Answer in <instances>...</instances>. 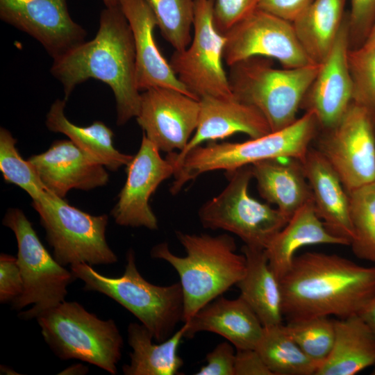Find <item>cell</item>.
Wrapping results in <instances>:
<instances>
[{"label":"cell","mask_w":375,"mask_h":375,"mask_svg":"<svg viewBox=\"0 0 375 375\" xmlns=\"http://www.w3.org/2000/svg\"><path fill=\"white\" fill-rule=\"evenodd\" d=\"M75 278L84 283L83 289L103 294L131 312L152 334L156 342H162L176 331L183 322L184 302L180 282L160 286L147 281L140 273L133 249L126 253L123 274L108 277L101 274L87 263L70 266Z\"/></svg>","instance_id":"obj_5"},{"label":"cell","mask_w":375,"mask_h":375,"mask_svg":"<svg viewBox=\"0 0 375 375\" xmlns=\"http://www.w3.org/2000/svg\"><path fill=\"white\" fill-rule=\"evenodd\" d=\"M224 35V60L228 67L253 56L276 59L284 68L315 63L303 48L292 22L259 8Z\"/></svg>","instance_id":"obj_13"},{"label":"cell","mask_w":375,"mask_h":375,"mask_svg":"<svg viewBox=\"0 0 375 375\" xmlns=\"http://www.w3.org/2000/svg\"><path fill=\"white\" fill-rule=\"evenodd\" d=\"M282 312L287 321L358 314L375 294V267L336 254L296 256L280 279Z\"/></svg>","instance_id":"obj_2"},{"label":"cell","mask_w":375,"mask_h":375,"mask_svg":"<svg viewBox=\"0 0 375 375\" xmlns=\"http://www.w3.org/2000/svg\"><path fill=\"white\" fill-rule=\"evenodd\" d=\"M51 72L62 85L66 101L77 85L90 78L108 85L116 101L118 126L139 113L141 92L135 82L133 38L119 4L102 10L92 40L53 58Z\"/></svg>","instance_id":"obj_1"},{"label":"cell","mask_w":375,"mask_h":375,"mask_svg":"<svg viewBox=\"0 0 375 375\" xmlns=\"http://www.w3.org/2000/svg\"><path fill=\"white\" fill-rule=\"evenodd\" d=\"M348 194L352 251L358 258L375 263V181Z\"/></svg>","instance_id":"obj_31"},{"label":"cell","mask_w":375,"mask_h":375,"mask_svg":"<svg viewBox=\"0 0 375 375\" xmlns=\"http://www.w3.org/2000/svg\"><path fill=\"white\" fill-rule=\"evenodd\" d=\"M106 7H113L119 5V0H102Z\"/></svg>","instance_id":"obj_45"},{"label":"cell","mask_w":375,"mask_h":375,"mask_svg":"<svg viewBox=\"0 0 375 375\" xmlns=\"http://www.w3.org/2000/svg\"><path fill=\"white\" fill-rule=\"evenodd\" d=\"M347 0H313L293 26L306 53L320 63L329 51L343 23Z\"/></svg>","instance_id":"obj_29"},{"label":"cell","mask_w":375,"mask_h":375,"mask_svg":"<svg viewBox=\"0 0 375 375\" xmlns=\"http://www.w3.org/2000/svg\"><path fill=\"white\" fill-rule=\"evenodd\" d=\"M32 206L38 212L53 256L61 265L113 264L117 257L106 239L107 215H92L50 192Z\"/></svg>","instance_id":"obj_9"},{"label":"cell","mask_w":375,"mask_h":375,"mask_svg":"<svg viewBox=\"0 0 375 375\" xmlns=\"http://www.w3.org/2000/svg\"><path fill=\"white\" fill-rule=\"evenodd\" d=\"M251 165L260 195L276 205L289 219L301 207L313 199L300 159L272 158Z\"/></svg>","instance_id":"obj_23"},{"label":"cell","mask_w":375,"mask_h":375,"mask_svg":"<svg viewBox=\"0 0 375 375\" xmlns=\"http://www.w3.org/2000/svg\"><path fill=\"white\" fill-rule=\"evenodd\" d=\"M348 20L350 49L360 48L375 22V0H351Z\"/></svg>","instance_id":"obj_36"},{"label":"cell","mask_w":375,"mask_h":375,"mask_svg":"<svg viewBox=\"0 0 375 375\" xmlns=\"http://www.w3.org/2000/svg\"><path fill=\"white\" fill-rule=\"evenodd\" d=\"M17 140L4 128L0 129V171L6 183L24 190L33 199H41L49 192L35 169L16 148Z\"/></svg>","instance_id":"obj_33"},{"label":"cell","mask_w":375,"mask_h":375,"mask_svg":"<svg viewBox=\"0 0 375 375\" xmlns=\"http://www.w3.org/2000/svg\"><path fill=\"white\" fill-rule=\"evenodd\" d=\"M375 45V22L371 32L362 47H372Z\"/></svg>","instance_id":"obj_44"},{"label":"cell","mask_w":375,"mask_h":375,"mask_svg":"<svg viewBox=\"0 0 375 375\" xmlns=\"http://www.w3.org/2000/svg\"><path fill=\"white\" fill-rule=\"evenodd\" d=\"M319 131L315 115L305 112L291 125L257 138L198 146L190 150L176 167L170 192L176 194L185 183L211 171L231 172L272 158L291 157L302 160Z\"/></svg>","instance_id":"obj_4"},{"label":"cell","mask_w":375,"mask_h":375,"mask_svg":"<svg viewBox=\"0 0 375 375\" xmlns=\"http://www.w3.org/2000/svg\"><path fill=\"white\" fill-rule=\"evenodd\" d=\"M235 375H273L255 349H238Z\"/></svg>","instance_id":"obj_41"},{"label":"cell","mask_w":375,"mask_h":375,"mask_svg":"<svg viewBox=\"0 0 375 375\" xmlns=\"http://www.w3.org/2000/svg\"><path fill=\"white\" fill-rule=\"evenodd\" d=\"M255 349L273 375H315L319 367L291 338L283 323L264 327Z\"/></svg>","instance_id":"obj_30"},{"label":"cell","mask_w":375,"mask_h":375,"mask_svg":"<svg viewBox=\"0 0 375 375\" xmlns=\"http://www.w3.org/2000/svg\"><path fill=\"white\" fill-rule=\"evenodd\" d=\"M28 160L47 190L63 199L72 189L90 190L105 185L109 179L105 167L70 140H56L48 150Z\"/></svg>","instance_id":"obj_19"},{"label":"cell","mask_w":375,"mask_h":375,"mask_svg":"<svg viewBox=\"0 0 375 375\" xmlns=\"http://www.w3.org/2000/svg\"><path fill=\"white\" fill-rule=\"evenodd\" d=\"M35 319L44 340L60 359L80 360L117 374L124 342L112 319H100L78 302L66 301Z\"/></svg>","instance_id":"obj_7"},{"label":"cell","mask_w":375,"mask_h":375,"mask_svg":"<svg viewBox=\"0 0 375 375\" xmlns=\"http://www.w3.org/2000/svg\"><path fill=\"white\" fill-rule=\"evenodd\" d=\"M160 150L143 133L137 153L126 165L127 177L111 215L123 226L158 228V219L149 199L158 185L174 176L172 161L162 158Z\"/></svg>","instance_id":"obj_15"},{"label":"cell","mask_w":375,"mask_h":375,"mask_svg":"<svg viewBox=\"0 0 375 375\" xmlns=\"http://www.w3.org/2000/svg\"><path fill=\"white\" fill-rule=\"evenodd\" d=\"M89 369L81 363L72 365L58 373V374L62 375H83L88 374Z\"/></svg>","instance_id":"obj_43"},{"label":"cell","mask_w":375,"mask_h":375,"mask_svg":"<svg viewBox=\"0 0 375 375\" xmlns=\"http://www.w3.org/2000/svg\"><path fill=\"white\" fill-rule=\"evenodd\" d=\"M235 347L230 342L218 344L206 355V364L196 375H235Z\"/></svg>","instance_id":"obj_39"},{"label":"cell","mask_w":375,"mask_h":375,"mask_svg":"<svg viewBox=\"0 0 375 375\" xmlns=\"http://www.w3.org/2000/svg\"><path fill=\"white\" fill-rule=\"evenodd\" d=\"M301 161L317 215L331 234L351 244L353 231L349 194L338 174L315 148L310 147Z\"/></svg>","instance_id":"obj_22"},{"label":"cell","mask_w":375,"mask_h":375,"mask_svg":"<svg viewBox=\"0 0 375 375\" xmlns=\"http://www.w3.org/2000/svg\"><path fill=\"white\" fill-rule=\"evenodd\" d=\"M24 283L17 257L0 256V302H12L23 292Z\"/></svg>","instance_id":"obj_38"},{"label":"cell","mask_w":375,"mask_h":375,"mask_svg":"<svg viewBox=\"0 0 375 375\" xmlns=\"http://www.w3.org/2000/svg\"><path fill=\"white\" fill-rule=\"evenodd\" d=\"M228 183L198 211L205 228L221 229L237 235L245 245L265 249L289 219L278 208L262 203L249 194L251 165L226 172Z\"/></svg>","instance_id":"obj_8"},{"label":"cell","mask_w":375,"mask_h":375,"mask_svg":"<svg viewBox=\"0 0 375 375\" xmlns=\"http://www.w3.org/2000/svg\"><path fill=\"white\" fill-rule=\"evenodd\" d=\"M65 99H57L51 105L46 118L49 131L65 135L87 155L110 171H117L130 162L133 156L123 153L114 147V133L109 127L100 121L84 127L74 124L65 115Z\"/></svg>","instance_id":"obj_27"},{"label":"cell","mask_w":375,"mask_h":375,"mask_svg":"<svg viewBox=\"0 0 375 375\" xmlns=\"http://www.w3.org/2000/svg\"><path fill=\"white\" fill-rule=\"evenodd\" d=\"M374 368H373V370L372 372V375H375V364L373 365Z\"/></svg>","instance_id":"obj_47"},{"label":"cell","mask_w":375,"mask_h":375,"mask_svg":"<svg viewBox=\"0 0 375 375\" xmlns=\"http://www.w3.org/2000/svg\"><path fill=\"white\" fill-rule=\"evenodd\" d=\"M163 38L175 51L185 49L192 40L194 0H146Z\"/></svg>","instance_id":"obj_32"},{"label":"cell","mask_w":375,"mask_h":375,"mask_svg":"<svg viewBox=\"0 0 375 375\" xmlns=\"http://www.w3.org/2000/svg\"><path fill=\"white\" fill-rule=\"evenodd\" d=\"M285 328L303 351L320 365L329 356L335 340V319L315 317L287 321Z\"/></svg>","instance_id":"obj_34"},{"label":"cell","mask_w":375,"mask_h":375,"mask_svg":"<svg viewBox=\"0 0 375 375\" xmlns=\"http://www.w3.org/2000/svg\"><path fill=\"white\" fill-rule=\"evenodd\" d=\"M199 101L168 88L141 92L137 122L146 137L161 151H183L198 124Z\"/></svg>","instance_id":"obj_14"},{"label":"cell","mask_w":375,"mask_h":375,"mask_svg":"<svg viewBox=\"0 0 375 375\" xmlns=\"http://www.w3.org/2000/svg\"><path fill=\"white\" fill-rule=\"evenodd\" d=\"M246 271L236 284L240 297L250 306L264 327L282 324V293L280 280L269 267L265 249L242 248Z\"/></svg>","instance_id":"obj_26"},{"label":"cell","mask_w":375,"mask_h":375,"mask_svg":"<svg viewBox=\"0 0 375 375\" xmlns=\"http://www.w3.org/2000/svg\"><path fill=\"white\" fill-rule=\"evenodd\" d=\"M0 17L37 40L53 58L83 42L86 35L70 17L66 0H0Z\"/></svg>","instance_id":"obj_17"},{"label":"cell","mask_w":375,"mask_h":375,"mask_svg":"<svg viewBox=\"0 0 375 375\" xmlns=\"http://www.w3.org/2000/svg\"><path fill=\"white\" fill-rule=\"evenodd\" d=\"M214 0H194L193 35L182 51H174L169 64L178 80L197 99L233 97L223 66L226 38L215 26Z\"/></svg>","instance_id":"obj_11"},{"label":"cell","mask_w":375,"mask_h":375,"mask_svg":"<svg viewBox=\"0 0 375 375\" xmlns=\"http://www.w3.org/2000/svg\"><path fill=\"white\" fill-rule=\"evenodd\" d=\"M183 326L167 340L155 344L150 331L141 323L128 326V342L132 349L130 362L122 367L124 375H177L183 365L178 354L184 338Z\"/></svg>","instance_id":"obj_28"},{"label":"cell","mask_w":375,"mask_h":375,"mask_svg":"<svg viewBox=\"0 0 375 375\" xmlns=\"http://www.w3.org/2000/svg\"><path fill=\"white\" fill-rule=\"evenodd\" d=\"M260 0H214L213 17L217 30L224 35L258 8Z\"/></svg>","instance_id":"obj_37"},{"label":"cell","mask_w":375,"mask_h":375,"mask_svg":"<svg viewBox=\"0 0 375 375\" xmlns=\"http://www.w3.org/2000/svg\"><path fill=\"white\" fill-rule=\"evenodd\" d=\"M199 115L197 128L185 148L178 153H169L175 170L183 157L206 141H215L235 133H244L251 139L272 132L268 122L253 106L234 96L228 98L203 97L199 100Z\"/></svg>","instance_id":"obj_18"},{"label":"cell","mask_w":375,"mask_h":375,"mask_svg":"<svg viewBox=\"0 0 375 375\" xmlns=\"http://www.w3.org/2000/svg\"><path fill=\"white\" fill-rule=\"evenodd\" d=\"M358 315L375 335V294L366 302Z\"/></svg>","instance_id":"obj_42"},{"label":"cell","mask_w":375,"mask_h":375,"mask_svg":"<svg viewBox=\"0 0 375 375\" xmlns=\"http://www.w3.org/2000/svg\"><path fill=\"white\" fill-rule=\"evenodd\" d=\"M2 224L15 235L17 259L24 283L22 294L11 302V307L19 310L33 304L18 317L24 320L36 318L42 311L65 301L67 288L76 278L46 249L22 210L8 209Z\"/></svg>","instance_id":"obj_10"},{"label":"cell","mask_w":375,"mask_h":375,"mask_svg":"<svg viewBox=\"0 0 375 375\" xmlns=\"http://www.w3.org/2000/svg\"><path fill=\"white\" fill-rule=\"evenodd\" d=\"M119 4L133 35L135 82L139 91L168 88L194 98L178 80L156 44L154 30L158 22L146 0H119Z\"/></svg>","instance_id":"obj_20"},{"label":"cell","mask_w":375,"mask_h":375,"mask_svg":"<svg viewBox=\"0 0 375 375\" xmlns=\"http://www.w3.org/2000/svg\"><path fill=\"white\" fill-rule=\"evenodd\" d=\"M184 338L201 331L217 333L238 349H256L264 326L250 306L240 296L229 299L219 296L183 323Z\"/></svg>","instance_id":"obj_21"},{"label":"cell","mask_w":375,"mask_h":375,"mask_svg":"<svg viewBox=\"0 0 375 375\" xmlns=\"http://www.w3.org/2000/svg\"><path fill=\"white\" fill-rule=\"evenodd\" d=\"M350 50L348 12L318 72L306 92L301 109L312 112L320 129L335 125L352 103L353 83L348 63Z\"/></svg>","instance_id":"obj_16"},{"label":"cell","mask_w":375,"mask_h":375,"mask_svg":"<svg viewBox=\"0 0 375 375\" xmlns=\"http://www.w3.org/2000/svg\"><path fill=\"white\" fill-rule=\"evenodd\" d=\"M375 364V335L358 315L335 319V340L315 375H354Z\"/></svg>","instance_id":"obj_25"},{"label":"cell","mask_w":375,"mask_h":375,"mask_svg":"<svg viewBox=\"0 0 375 375\" xmlns=\"http://www.w3.org/2000/svg\"><path fill=\"white\" fill-rule=\"evenodd\" d=\"M314 141L347 192L375 181V126L360 106L352 102L335 125L319 128Z\"/></svg>","instance_id":"obj_12"},{"label":"cell","mask_w":375,"mask_h":375,"mask_svg":"<svg viewBox=\"0 0 375 375\" xmlns=\"http://www.w3.org/2000/svg\"><path fill=\"white\" fill-rule=\"evenodd\" d=\"M186 255L174 254L166 242L154 246L153 258L167 262L176 271L182 288L187 322L201 308L222 296L243 277L246 259L236 253L235 240L224 233L217 236L176 231Z\"/></svg>","instance_id":"obj_3"},{"label":"cell","mask_w":375,"mask_h":375,"mask_svg":"<svg viewBox=\"0 0 375 375\" xmlns=\"http://www.w3.org/2000/svg\"><path fill=\"white\" fill-rule=\"evenodd\" d=\"M319 63L294 68L274 67L272 59L253 56L229 67L233 96L258 109L271 131L293 124L303 99L314 81Z\"/></svg>","instance_id":"obj_6"},{"label":"cell","mask_w":375,"mask_h":375,"mask_svg":"<svg viewBox=\"0 0 375 375\" xmlns=\"http://www.w3.org/2000/svg\"><path fill=\"white\" fill-rule=\"evenodd\" d=\"M10 372H12L13 373H15V372L13 370H10V369L8 367H5V366H1V374H11V373H10ZM16 374V373H15Z\"/></svg>","instance_id":"obj_46"},{"label":"cell","mask_w":375,"mask_h":375,"mask_svg":"<svg viewBox=\"0 0 375 375\" xmlns=\"http://www.w3.org/2000/svg\"><path fill=\"white\" fill-rule=\"evenodd\" d=\"M313 0H260L258 8L290 22H294Z\"/></svg>","instance_id":"obj_40"},{"label":"cell","mask_w":375,"mask_h":375,"mask_svg":"<svg viewBox=\"0 0 375 375\" xmlns=\"http://www.w3.org/2000/svg\"><path fill=\"white\" fill-rule=\"evenodd\" d=\"M317 244L350 245L331 234L317 215L313 199L301 207L265 248L269 267L280 280L290 269L298 249Z\"/></svg>","instance_id":"obj_24"},{"label":"cell","mask_w":375,"mask_h":375,"mask_svg":"<svg viewBox=\"0 0 375 375\" xmlns=\"http://www.w3.org/2000/svg\"><path fill=\"white\" fill-rule=\"evenodd\" d=\"M348 63L353 83L352 102L367 112L375 126V45L350 49Z\"/></svg>","instance_id":"obj_35"}]
</instances>
